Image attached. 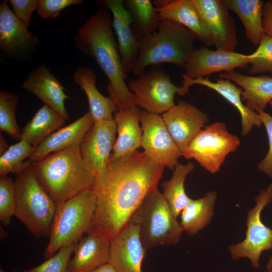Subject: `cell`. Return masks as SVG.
<instances>
[{"label":"cell","instance_id":"26","mask_svg":"<svg viewBox=\"0 0 272 272\" xmlns=\"http://www.w3.org/2000/svg\"><path fill=\"white\" fill-rule=\"evenodd\" d=\"M73 80L87 97L89 112L94 123L114 119L113 115L118 109L109 97L103 96L97 89V77L92 69L88 66L78 67L74 73Z\"/></svg>","mask_w":272,"mask_h":272},{"label":"cell","instance_id":"43","mask_svg":"<svg viewBox=\"0 0 272 272\" xmlns=\"http://www.w3.org/2000/svg\"><path fill=\"white\" fill-rule=\"evenodd\" d=\"M272 267V256L269 257L268 262L266 264V268Z\"/></svg>","mask_w":272,"mask_h":272},{"label":"cell","instance_id":"37","mask_svg":"<svg viewBox=\"0 0 272 272\" xmlns=\"http://www.w3.org/2000/svg\"><path fill=\"white\" fill-rule=\"evenodd\" d=\"M262 125L266 131L268 141V150L265 157L258 163L257 170L272 179V116L265 111L257 109Z\"/></svg>","mask_w":272,"mask_h":272},{"label":"cell","instance_id":"21","mask_svg":"<svg viewBox=\"0 0 272 272\" xmlns=\"http://www.w3.org/2000/svg\"><path fill=\"white\" fill-rule=\"evenodd\" d=\"M22 87L60 114L66 120L70 117L65 101L71 99L57 78L44 65L38 66L30 72Z\"/></svg>","mask_w":272,"mask_h":272},{"label":"cell","instance_id":"13","mask_svg":"<svg viewBox=\"0 0 272 272\" xmlns=\"http://www.w3.org/2000/svg\"><path fill=\"white\" fill-rule=\"evenodd\" d=\"M249 55L221 50H212L206 47L195 49L183 66L181 74L183 81L205 78L216 72H227L236 68L246 69Z\"/></svg>","mask_w":272,"mask_h":272},{"label":"cell","instance_id":"19","mask_svg":"<svg viewBox=\"0 0 272 272\" xmlns=\"http://www.w3.org/2000/svg\"><path fill=\"white\" fill-rule=\"evenodd\" d=\"M182 84L179 96H182L188 93L191 86L200 85L215 91L233 105L241 116L242 136H247L254 127H260L262 125L258 113L249 109L243 103L241 97L242 89L238 88L232 81L220 78L214 82L207 77L188 80L183 81Z\"/></svg>","mask_w":272,"mask_h":272},{"label":"cell","instance_id":"45","mask_svg":"<svg viewBox=\"0 0 272 272\" xmlns=\"http://www.w3.org/2000/svg\"><path fill=\"white\" fill-rule=\"evenodd\" d=\"M0 272H7V271H5V270L3 269V268L2 267H1V268H0ZM14 272H16V271H14Z\"/></svg>","mask_w":272,"mask_h":272},{"label":"cell","instance_id":"34","mask_svg":"<svg viewBox=\"0 0 272 272\" xmlns=\"http://www.w3.org/2000/svg\"><path fill=\"white\" fill-rule=\"evenodd\" d=\"M250 76L269 73L272 74V37L264 34L257 49L248 54Z\"/></svg>","mask_w":272,"mask_h":272},{"label":"cell","instance_id":"44","mask_svg":"<svg viewBox=\"0 0 272 272\" xmlns=\"http://www.w3.org/2000/svg\"><path fill=\"white\" fill-rule=\"evenodd\" d=\"M264 272H272V267L266 268V269L264 271Z\"/></svg>","mask_w":272,"mask_h":272},{"label":"cell","instance_id":"9","mask_svg":"<svg viewBox=\"0 0 272 272\" xmlns=\"http://www.w3.org/2000/svg\"><path fill=\"white\" fill-rule=\"evenodd\" d=\"M272 201V182L265 189L261 190L255 198V205L247 214L246 236L243 241L229 246L231 257L248 258L253 267H259L261 253L272 249V229L261 219L263 209Z\"/></svg>","mask_w":272,"mask_h":272},{"label":"cell","instance_id":"25","mask_svg":"<svg viewBox=\"0 0 272 272\" xmlns=\"http://www.w3.org/2000/svg\"><path fill=\"white\" fill-rule=\"evenodd\" d=\"M138 106L119 110L114 114L118 133L111 158H118L135 151L141 146L143 130L139 124Z\"/></svg>","mask_w":272,"mask_h":272},{"label":"cell","instance_id":"15","mask_svg":"<svg viewBox=\"0 0 272 272\" xmlns=\"http://www.w3.org/2000/svg\"><path fill=\"white\" fill-rule=\"evenodd\" d=\"M139 227L128 222L110 241L108 263L116 272H142L146 256Z\"/></svg>","mask_w":272,"mask_h":272},{"label":"cell","instance_id":"6","mask_svg":"<svg viewBox=\"0 0 272 272\" xmlns=\"http://www.w3.org/2000/svg\"><path fill=\"white\" fill-rule=\"evenodd\" d=\"M15 216L36 238L49 236L57 204L38 181L31 165L14 180Z\"/></svg>","mask_w":272,"mask_h":272},{"label":"cell","instance_id":"2","mask_svg":"<svg viewBox=\"0 0 272 272\" xmlns=\"http://www.w3.org/2000/svg\"><path fill=\"white\" fill-rule=\"evenodd\" d=\"M110 11L102 8L78 30L75 47L84 55L93 58L109 81V97L118 110L137 106L136 98L128 89L120 55L113 32Z\"/></svg>","mask_w":272,"mask_h":272},{"label":"cell","instance_id":"39","mask_svg":"<svg viewBox=\"0 0 272 272\" xmlns=\"http://www.w3.org/2000/svg\"><path fill=\"white\" fill-rule=\"evenodd\" d=\"M15 16L28 28L30 25L33 13L36 11L38 0H10Z\"/></svg>","mask_w":272,"mask_h":272},{"label":"cell","instance_id":"40","mask_svg":"<svg viewBox=\"0 0 272 272\" xmlns=\"http://www.w3.org/2000/svg\"><path fill=\"white\" fill-rule=\"evenodd\" d=\"M262 27L264 34L272 37V0L264 3L262 11Z\"/></svg>","mask_w":272,"mask_h":272},{"label":"cell","instance_id":"11","mask_svg":"<svg viewBox=\"0 0 272 272\" xmlns=\"http://www.w3.org/2000/svg\"><path fill=\"white\" fill-rule=\"evenodd\" d=\"M143 130L141 146L144 153L158 164L174 170L181 152L169 133L162 116L140 110Z\"/></svg>","mask_w":272,"mask_h":272},{"label":"cell","instance_id":"33","mask_svg":"<svg viewBox=\"0 0 272 272\" xmlns=\"http://www.w3.org/2000/svg\"><path fill=\"white\" fill-rule=\"evenodd\" d=\"M18 101V96L6 91H1V131H5L11 138L20 141L22 139V134L15 114Z\"/></svg>","mask_w":272,"mask_h":272},{"label":"cell","instance_id":"1","mask_svg":"<svg viewBox=\"0 0 272 272\" xmlns=\"http://www.w3.org/2000/svg\"><path fill=\"white\" fill-rule=\"evenodd\" d=\"M164 168L138 151L110 157L92 187L96 208L89 233L102 235L110 242L145 197L157 188Z\"/></svg>","mask_w":272,"mask_h":272},{"label":"cell","instance_id":"29","mask_svg":"<svg viewBox=\"0 0 272 272\" xmlns=\"http://www.w3.org/2000/svg\"><path fill=\"white\" fill-rule=\"evenodd\" d=\"M217 198V192L212 191L200 198L191 199L180 213V223L184 231L193 236L208 226L214 216Z\"/></svg>","mask_w":272,"mask_h":272},{"label":"cell","instance_id":"27","mask_svg":"<svg viewBox=\"0 0 272 272\" xmlns=\"http://www.w3.org/2000/svg\"><path fill=\"white\" fill-rule=\"evenodd\" d=\"M229 10L234 12L245 28L246 38L258 46L263 36L261 0H222Z\"/></svg>","mask_w":272,"mask_h":272},{"label":"cell","instance_id":"12","mask_svg":"<svg viewBox=\"0 0 272 272\" xmlns=\"http://www.w3.org/2000/svg\"><path fill=\"white\" fill-rule=\"evenodd\" d=\"M114 120L94 122L81 143V151L86 169L95 175L107 166L116 139Z\"/></svg>","mask_w":272,"mask_h":272},{"label":"cell","instance_id":"28","mask_svg":"<svg viewBox=\"0 0 272 272\" xmlns=\"http://www.w3.org/2000/svg\"><path fill=\"white\" fill-rule=\"evenodd\" d=\"M66 119L44 104L23 128L22 139L36 148L46 137L61 128Z\"/></svg>","mask_w":272,"mask_h":272},{"label":"cell","instance_id":"7","mask_svg":"<svg viewBox=\"0 0 272 272\" xmlns=\"http://www.w3.org/2000/svg\"><path fill=\"white\" fill-rule=\"evenodd\" d=\"M128 222L139 229L145 249L177 244L184 230L157 188L148 194Z\"/></svg>","mask_w":272,"mask_h":272},{"label":"cell","instance_id":"23","mask_svg":"<svg viewBox=\"0 0 272 272\" xmlns=\"http://www.w3.org/2000/svg\"><path fill=\"white\" fill-rule=\"evenodd\" d=\"M93 124V118L88 112L76 121L46 137L35 148L28 160L32 163L50 154L81 143Z\"/></svg>","mask_w":272,"mask_h":272},{"label":"cell","instance_id":"14","mask_svg":"<svg viewBox=\"0 0 272 272\" xmlns=\"http://www.w3.org/2000/svg\"><path fill=\"white\" fill-rule=\"evenodd\" d=\"M213 37L216 49L234 52L238 43L235 21L222 0H191Z\"/></svg>","mask_w":272,"mask_h":272},{"label":"cell","instance_id":"36","mask_svg":"<svg viewBox=\"0 0 272 272\" xmlns=\"http://www.w3.org/2000/svg\"><path fill=\"white\" fill-rule=\"evenodd\" d=\"M77 243L61 247L54 255L41 264L22 272H67L71 255Z\"/></svg>","mask_w":272,"mask_h":272},{"label":"cell","instance_id":"38","mask_svg":"<svg viewBox=\"0 0 272 272\" xmlns=\"http://www.w3.org/2000/svg\"><path fill=\"white\" fill-rule=\"evenodd\" d=\"M83 3L82 0H38L36 11L42 19H55L65 8Z\"/></svg>","mask_w":272,"mask_h":272},{"label":"cell","instance_id":"10","mask_svg":"<svg viewBox=\"0 0 272 272\" xmlns=\"http://www.w3.org/2000/svg\"><path fill=\"white\" fill-rule=\"evenodd\" d=\"M127 85L135 97L137 106L159 115L175 105L174 96L180 92V87L175 86L167 72L159 67L146 71L137 79H130Z\"/></svg>","mask_w":272,"mask_h":272},{"label":"cell","instance_id":"17","mask_svg":"<svg viewBox=\"0 0 272 272\" xmlns=\"http://www.w3.org/2000/svg\"><path fill=\"white\" fill-rule=\"evenodd\" d=\"M15 15L5 1L0 4V48L6 55L18 57L29 53L39 43L38 38Z\"/></svg>","mask_w":272,"mask_h":272},{"label":"cell","instance_id":"20","mask_svg":"<svg viewBox=\"0 0 272 272\" xmlns=\"http://www.w3.org/2000/svg\"><path fill=\"white\" fill-rule=\"evenodd\" d=\"M153 4L161 19L184 26L206 46L214 45L211 33L191 0H156Z\"/></svg>","mask_w":272,"mask_h":272},{"label":"cell","instance_id":"3","mask_svg":"<svg viewBox=\"0 0 272 272\" xmlns=\"http://www.w3.org/2000/svg\"><path fill=\"white\" fill-rule=\"evenodd\" d=\"M81 143L31 164L38 181L57 205L94 184L96 175L85 166Z\"/></svg>","mask_w":272,"mask_h":272},{"label":"cell","instance_id":"30","mask_svg":"<svg viewBox=\"0 0 272 272\" xmlns=\"http://www.w3.org/2000/svg\"><path fill=\"white\" fill-rule=\"evenodd\" d=\"M123 4L131 18L132 33L138 41L157 29L161 18L151 1L125 0Z\"/></svg>","mask_w":272,"mask_h":272},{"label":"cell","instance_id":"32","mask_svg":"<svg viewBox=\"0 0 272 272\" xmlns=\"http://www.w3.org/2000/svg\"><path fill=\"white\" fill-rule=\"evenodd\" d=\"M35 148L23 140L10 146L0 157V176L11 173L17 174L30 167L32 163L25 160L28 159Z\"/></svg>","mask_w":272,"mask_h":272},{"label":"cell","instance_id":"24","mask_svg":"<svg viewBox=\"0 0 272 272\" xmlns=\"http://www.w3.org/2000/svg\"><path fill=\"white\" fill-rule=\"evenodd\" d=\"M219 77L234 82L241 87L242 100L252 111H264L272 101V77L244 75L234 70L221 73Z\"/></svg>","mask_w":272,"mask_h":272},{"label":"cell","instance_id":"4","mask_svg":"<svg viewBox=\"0 0 272 272\" xmlns=\"http://www.w3.org/2000/svg\"><path fill=\"white\" fill-rule=\"evenodd\" d=\"M196 40L193 34L184 26L161 19L157 29L139 41V57L133 74L139 77L148 66L162 63L183 67L195 49Z\"/></svg>","mask_w":272,"mask_h":272},{"label":"cell","instance_id":"22","mask_svg":"<svg viewBox=\"0 0 272 272\" xmlns=\"http://www.w3.org/2000/svg\"><path fill=\"white\" fill-rule=\"evenodd\" d=\"M110 242L102 235L89 233L77 243L67 272H93L108 262Z\"/></svg>","mask_w":272,"mask_h":272},{"label":"cell","instance_id":"18","mask_svg":"<svg viewBox=\"0 0 272 272\" xmlns=\"http://www.w3.org/2000/svg\"><path fill=\"white\" fill-rule=\"evenodd\" d=\"M103 8L108 9L112 16L113 28L117 39L124 73L126 77L133 72L138 61L139 42L135 38L131 28L130 15L122 0L99 1Z\"/></svg>","mask_w":272,"mask_h":272},{"label":"cell","instance_id":"35","mask_svg":"<svg viewBox=\"0 0 272 272\" xmlns=\"http://www.w3.org/2000/svg\"><path fill=\"white\" fill-rule=\"evenodd\" d=\"M16 197L14 181L7 175L0 177V220L3 225L11 224L15 216Z\"/></svg>","mask_w":272,"mask_h":272},{"label":"cell","instance_id":"41","mask_svg":"<svg viewBox=\"0 0 272 272\" xmlns=\"http://www.w3.org/2000/svg\"><path fill=\"white\" fill-rule=\"evenodd\" d=\"M93 272H116L115 269L108 263L98 268Z\"/></svg>","mask_w":272,"mask_h":272},{"label":"cell","instance_id":"46","mask_svg":"<svg viewBox=\"0 0 272 272\" xmlns=\"http://www.w3.org/2000/svg\"><path fill=\"white\" fill-rule=\"evenodd\" d=\"M269 104L270 105L271 107L272 108V101L270 102Z\"/></svg>","mask_w":272,"mask_h":272},{"label":"cell","instance_id":"8","mask_svg":"<svg viewBox=\"0 0 272 272\" xmlns=\"http://www.w3.org/2000/svg\"><path fill=\"white\" fill-rule=\"evenodd\" d=\"M240 140L231 133L225 123L218 121L201 129L182 151L186 159H193L209 172L219 171L227 156L235 152Z\"/></svg>","mask_w":272,"mask_h":272},{"label":"cell","instance_id":"5","mask_svg":"<svg viewBox=\"0 0 272 272\" xmlns=\"http://www.w3.org/2000/svg\"><path fill=\"white\" fill-rule=\"evenodd\" d=\"M95 208L96 198L92 188L57 204L44 257L49 258L61 247L78 242L85 233L88 234Z\"/></svg>","mask_w":272,"mask_h":272},{"label":"cell","instance_id":"42","mask_svg":"<svg viewBox=\"0 0 272 272\" xmlns=\"http://www.w3.org/2000/svg\"><path fill=\"white\" fill-rule=\"evenodd\" d=\"M9 147H8L7 141L2 134L1 131L0 134V154L1 155L5 152Z\"/></svg>","mask_w":272,"mask_h":272},{"label":"cell","instance_id":"16","mask_svg":"<svg viewBox=\"0 0 272 272\" xmlns=\"http://www.w3.org/2000/svg\"><path fill=\"white\" fill-rule=\"evenodd\" d=\"M162 117L181 152L209 121L206 113L183 100L163 113Z\"/></svg>","mask_w":272,"mask_h":272},{"label":"cell","instance_id":"31","mask_svg":"<svg viewBox=\"0 0 272 272\" xmlns=\"http://www.w3.org/2000/svg\"><path fill=\"white\" fill-rule=\"evenodd\" d=\"M194 169V165L191 162L185 165L178 163L170 179L162 183V194L176 218L191 200L186 193L184 182L187 175Z\"/></svg>","mask_w":272,"mask_h":272}]
</instances>
